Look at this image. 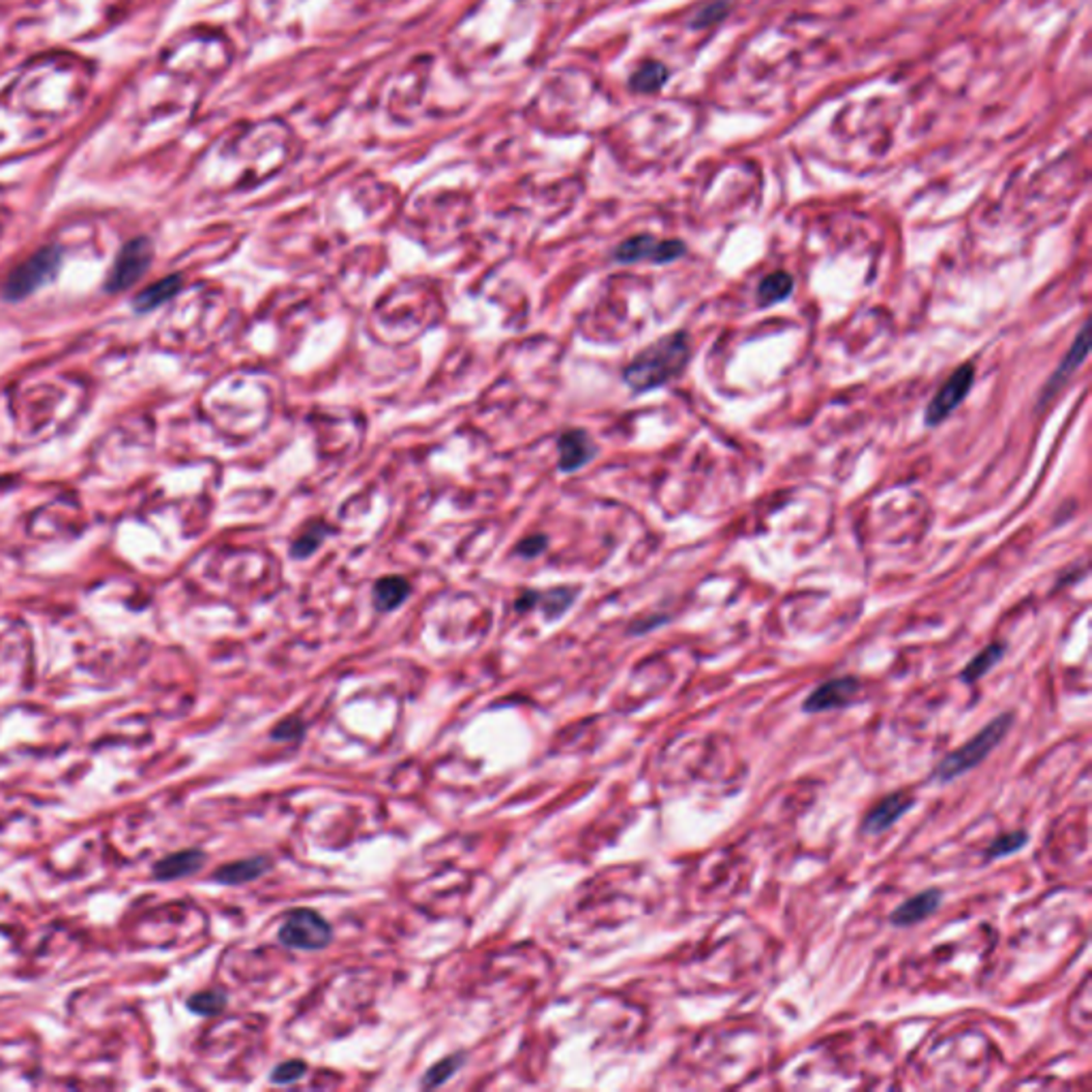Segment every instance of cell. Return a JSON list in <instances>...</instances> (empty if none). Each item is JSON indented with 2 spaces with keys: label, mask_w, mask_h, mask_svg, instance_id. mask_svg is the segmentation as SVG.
<instances>
[{
  "label": "cell",
  "mask_w": 1092,
  "mask_h": 1092,
  "mask_svg": "<svg viewBox=\"0 0 1092 1092\" xmlns=\"http://www.w3.org/2000/svg\"><path fill=\"white\" fill-rule=\"evenodd\" d=\"M692 359V342L685 331H676L657 339L638 353L625 367L623 380L634 393H647L678 378Z\"/></svg>",
  "instance_id": "1"
},
{
  "label": "cell",
  "mask_w": 1092,
  "mask_h": 1092,
  "mask_svg": "<svg viewBox=\"0 0 1092 1092\" xmlns=\"http://www.w3.org/2000/svg\"><path fill=\"white\" fill-rule=\"evenodd\" d=\"M1012 724H1014L1012 713L998 715L994 721H991V724L982 728L980 733L968 740V743H964L961 749H956L954 754L947 756L941 764L936 766L934 777L947 783L964 775V772L975 768L977 764H982V762L991 756V751L1007 736Z\"/></svg>",
  "instance_id": "2"
},
{
  "label": "cell",
  "mask_w": 1092,
  "mask_h": 1092,
  "mask_svg": "<svg viewBox=\"0 0 1092 1092\" xmlns=\"http://www.w3.org/2000/svg\"><path fill=\"white\" fill-rule=\"evenodd\" d=\"M63 265V252L58 248H41L33 256L17 265L15 270L7 275L3 295L7 302H22V299L37 293L41 286L54 280Z\"/></svg>",
  "instance_id": "3"
},
{
  "label": "cell",
  "mask_w": 1092,
  "mask_h": 1092,
  "mask_svg": "<svg viewBox=\"0 0 1092 1092\" xmlns=\"http://www.w3.org/2000/svg\"><path fill=\"white\" fill-rule=\"evenodd\" d=\"M277 936H280L282 945L291 947V950L318 952L331 943L333 931L321 913L312 909H297L286 915Z\"/></svg>",
  "instance_id": "4"
},
{
  "label": "cell",
  "mask_w": 1092,
  "mask_h": 1092,
  "mask_svg": "<svg viewBox=\"0 0 1092 1092\" xmlns=\"http://www.w3.org/2000/svg\"><path fill=\"white\" fill-rule=\"evenodd\" d=\"M152 256H154L152 244L146 240V237H137V240L125 244V248H120L116 263L111 267V273L107 277V291L111 293L127 291V288L139 282L150 270Z\"/></svg>",
  "instance_id": "5"
},
{
  "label": "cell",
  "mask_w": 1092,
  "mask_h": 1092,
  "mask_svg": "<svg viewBox=\"0 0 1092 1092\" xmlns=\"http://www.w3.org/2000/svg\"><path fill=\"white\" fill-rule=\"evenodd\" d=\"M685 254V244L678 240H655L653 235H634L615 250V261L623 265L651 261L657 265L673 263Z\"/></svg>",
  "instance_id": "6"
},
{
  "label": "cell",
  "mask_w": 1092,
  "mask_h": 1092,
  "mask_svg": "<svg viewBox=\"0 0 1092 1092\" xmlns=\"http://www.w3.org/2000/svg\"><path fill=\"white\" fill-rule=\"evenodd\" d=\"M975 380V367L971 363H964L956 369V372L945 380L943 387L936 390L931 399L929 408H926V425H939L952 412L963 404V399L968 395V390L973 387Z\"/></svg>",
  "instance_id": "7"
},
{
  "label": "cell",
  "mask_w": 1092,
  "mask_h": 1092,
  "mask_svg": "<svg viewBox=\"0 0 1092 1092\" xmlns=\"http://www.w3.org/2000/svg\"><path fill=\"white\" fill-rule=\"evenodd\" d=\"M860 694V681L853 676H839L830 678L823 685L816 687L807 696L805 713H826V710H839L853 704V700Z\"/></svg>",
  "instance_id": "8"
},
{
  "label": "cell",
  "mask_w": 1092,
  "mask_h": 1092,
  "mask_svg": "<svg viewBox=\"0 0 1092 1092\" xmlns=\"http://www.w3.org/2000/svg\"><path fill=\"white\" fill-rule=\"evenodd\" d=\"M558 450H560L558 468L563 474L581 470L597 455L595 442L583 429L563 431V434L558 438Z\"/></svg>",
  "instance_id": "9"
},
{
  "label": "cell",
  "mask_w": 1092,
  "mask_h": 1092,
  "mask_svg": "<svg viewBox=\"0 0 1092 1092\" xmlns=\"http://www.w3.org/2000/svg\"><path fill=\"white\" fill-rule=\"evenodd\" d=\"M911 807H913V798L909 794H905V791H894V794L881 798L877 805L867 813V818L862 821V830L867 834H873V837L875 834H881L892 828L905 813H909Z\"/></svg>",
  "instance_id": "10"
},
{
  "label": "cell",
  "mask_w": 1092,
  "mask_h": 1092,
  "mask_svg": "<svg viewBox=\"0 0 1092 1092\" xmlns=\"http://www.w3.org/2000/svg\"><path fill=\"white\" fill-rule=\"evenodd\" d=\"M205 860L208 858H205V853L201 849H184L178 853H171V856L154 864V877L158 881H175L188 877V875L203 869Z\"/></svg>",
  "instance_id": "11"
},
{
  "label": "cell",
  "mask_w": 1092,
  "mask_h": 1092,
  "mask_svg": "<svg viewBox=\"0 0 1092 1092\" xmlns=\"http://www.w3.org/2000/svg\"><path fill=\"white\" fill-rule=\"evenodd\" d=\"M939 903H941L939 890L934 888L924 890L920 894L911 896L909 901H905L899 909L890 915V922L894 926H913L926 918H931V915L939 909Z\"/></svg>",
  "instance_id": "12"
},
{
  "label": "cell",
  "mask_w": 1092,
  "mask_h": 1092,
  "mask_svg": "<svg viewBox=\"0 0 1092 1092\" xmlns=\"http://www.w3.org/2000/svg\"><path fill=\"white\" fill-rule=\"evenodd\" d=\"M270 867L272 862L263 856L229 862L214 873V881H218L222 885H244L263 877Z\"/></svg>",
  "instance_id": "13"
},
{
  "label": "cell",
  "mask_w": 1092,
  "mask_h": 1092,
  "mask_svg": "<svg viewBox=\"0 0 1092 1092\" xmlns=\"http://www.w3.org/2000/svg\"><path fill=\"white\" fill-rule=\"evenodd\" d=\"M410 593L412 587L404 576H383V579H378L374 585L372 600L376 611L393 613L408 600Z\"/></svg>",
  "instance_id": "14"
},
{
  "label": "cell",
  "mask_w": 1092,
  "mask_h": 1092,
  "mask_svg": "<svg viewBox=\"0 0 1092 1092\" xmlns=\"http://www.w3.org/2000/svg\"><path fill=\"white\" fill-rule=\"evenodd\" d=\"M1088 350H1090L1088 327H1084V329H1081V331H1079V335H1078V339L1074 342V346H1071V350L1067 353L1063 363H1060V367L1056 369L1054 376L1049 378V383H1048V387H1046V393H1044V399H1048L1049 395L1056 393V388L1060 387V383H1065V378L1074 374V369H1078V365L1081 363V360H1084V359L1088 357Z\"/></svg>",
  "instance_id": "15"
},
{
  "label": "cell",
  "mask_w": 1092,
  "mask_h": 1092,
  "mask_svg": "<svg viewBox=\"0 0 1092 1092\" xmlns=\"http://www.w3.org/2000/svg\"><path fill=\"white\" fill-rule=\"evenodd\" d=\"M182 291V277L180 275H167L158 280L157 284H152L148 288H143V291L137 295L135 299V307L139 312H152L160 307L162 303H167L169 299H173Z\"/></svg>",
  "instance_id": "16"
},
{
  "label": "cell",
  "mask_w": 1092,
  "mask_h": 1092,
  "mask_svg": "<svg viewBox=\"0 0 1092 1092\" xmlns=\"http://www.w3.org/2000/svg\"><path fill=\"white\" fill-rule=\"evenodd\" d=\"M333 532L331 525H327L325 521H312L307 523L303 532L297 535L291 544V558L293 560H307L312 558V555L321 549L323 542L327 540V535Z\"/></svg>",
  "instance_id": "17"
},
{
  "label": "cell",
  "mask_w": 1092,
  "mask_h": 1092,
  "mask_svg": "<svg viewBox=\"0 0 1092 1092\" xmlns=\"http://www.w3.org/2000/svg\"><path fill=\"white\" fill-rule=\"evenodd\" d=\"M794 291V280L786 272H775L766 275L758 288V299L762 305H775L786 302V299Z\"/></svg>",
  "instance_id": "18"
},
{
  "label": "cell",
  "mask_w": 1092,
  "mask_h": 1092,
  "mask_svg": "<svg viewBox=\"0 0 1092 1092\" xmlns=\"http://www.w3.org/2000/svg\"><path fill=\"white\" fill-rule=\"evenodd\" d=\"M1005 655V645L1003 643H994V645H988L982 653H977L971 662L966 664V668L963 671V681L966 683H975L980 681V678L991 673V668H994L998 662H1001V657Z\"/></svg>",
  "instance_id": "19"
},
{
  "label": "cell",
  "mask_w": 1092,
  "mask_h": 1092,
  "mask_svg": "<svg viewBox=\"0 0 1092 1092\" xmlns=\"http://www.w3.org/2000/svg\"><path fill=\"white\" fill-rule=\"evenodd\" d=\"M671 73H668V69L657 63V60H648V63L641 65V69L636 71L630 79V86L636 92H643V95H648V92H657L662 88Z\"/></svg>",
  "instance_id": "20"
},
{
  "label": "cell",
  "mask_w": 1092,
  "mask_h": 1092,
  "mask_svg": "<svg viewBox=\"0 0 1092 1092\" xmlns=\"http://www.w3.org/2000/svg\"><path fill=\"white\" fill-rule=\"evenodd\" d=\"M466 1065V1054L459 1052V1054H452L442 1058L440 1063H436L434 1067L427 1069V1074L422 1076L420 1086L422 1088H438L442 1084H446V1081L457 1074V1071Z\"/></svg>",
  "instance_id": "21"
},
{
  "label": "cell",
  "mask_w": 1092,
  "mask_h": 1092,
  "mask_svg": "<svg viewBox=\"0 0 1092 1092\" xmlns=\"http://www.w3.org/2000/svg\"><path fill=\"white\" fill-rule=\"evenodd\" d=\"M576 589H570V587H560V589H551L546 593H538V604H542V611L544 617L549 621L553 619H560V617L570 609L572 602L576 600Z\"/></svg>",
  "instance_id": "22"
},
{
  "label": "cell",
  "mask_w": 1092,
  "mask_h": 1092,
  "mask_svg": "<svg viewBox=\"0 0 1092 1092\" xmlns=\"http://www.w3.org/2000/svg\"><path fill=\"white\" fill-rule=\"evenodd\" d=\"M226 994L222 991H205L188 998V1009L199 1016H218L226 1007Z\"/></svg>",
  "instance_id": "23"
},
{
  "label": "cell",
  "mask_w": 1092,
  "mask_h": 1092,
  "mask_svg": "<svg viewBox=\"0 0 1092 1092\" xmlns=\"http://www.w3.org/2000/svg\"><path fill=\"white\" fill-rule=\"evenodd\" d=\"M1028 837L1026 832H1009L1003 834V837H998L991 848L986 849V858L988 860H998V858H1005L1009 853H1016L1018 849H1022L1026 845Z\"/></svg>",
  "instance_id": "24"
},
{
  "label": "cell",
  "mask_w": 1092,
  "mask_h": 1092,
  "mask_svg": "<svg viewBox=\"0 0 1092 1092\" xmlns=\"http://www.w3.org/2000/svg\"><path fill=\"white\" fill-rule=\"evenodd\" d=\"M307 1065L303 1060H286V1063L277 1065L272 1071V1081L273 1084H295V1081L302 1079L305 1076Z\"/></svg>",
  "instance_id": "25"
},
{
  "label": "cell",
  "mask_w": 1092,
  "mask_h": 1092,
  "mask_svg": "<svg viewBox=\"0 0 1092 1092\" xmlns=\"http://www.w3.org/2000/svg\"><path fill=\"white\" fill-rule=\"evenodd\" d=\"M546 546H549V538H546L544 533H535V535H530V538H525L523 542H519L514 553H517L519 558H523V560H533L546 551Z\"/></svg>",
  "instance_id": "26"
},
{
  "label": "cell",
  "mask_w": 1092,
  "mask_h": 1092,
  "mask_svg": "<svg viewBox=\"0 0 1092 1092\" xmlns=\"http://www.w3.org/2000/svg\"><path fill=\"white\" fill-rule=\"evenodd\" d=\"M303 730H305L303 721L297 719V717H291V719L280 721V724H277L272 730V738L273 740H297V738L303 736Z\"/></svg>",
  "instance_id": "27"
},
{
  "label": "cell",
  "mask_w": 1092,
  "mask_h": 1092,
  "mask_svg": "<svg viewBox=\"0 0 1092 1092\" xmlns=\"http://www.w3.org/2000/svg\"><path fill=\"white\" fill-rule=\"evenodd\" d=\"M724 14H726V5H724V3H715V5H710V7L706 9V12L698 14V19H696V24H694V26H696V28H698V26H700V28H703V26L713 24V22H717V19L724 17Z\"/></svg>",
  "instance_id": "28"
},
{
  "label": "cell",
  "mask_w": 1092,
  "mask_h": 1092,
  "mask_svg": "<svg viewBox=\"0 0 1092 1092\" xmlns=\"http://www.w3.org/2000/svg\"><path fill=\"white\" fill-rule=\"evenodd\" d=\"M533 606H538V591H532V589L523 591L517 597V602H514V609H517L519 613H528V611L533 609Z\"/></svg>",
  "instance_id": "29"
}]
</instances>
